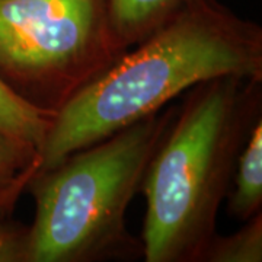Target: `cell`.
I'll use <instances>...</instances> for the list:
<instances>
[{"mask_svg": "<svg viewBox=\"0 0 262 262\" xmlns=\"http://www.w3.org/2000/svg\"><path fill=\"white\" fill-rule=\"evenodd\" d=\"M262 80L220 76L188 89L146 170V262H201L239 153L262 118Z\"/></svg>", "mask_w": 262, "mask_h": 262, "instance_id": "2", "label": "cell"}, {"mask_svg": "<svg viewBox=\"0 0 262 262\" xmlns=\"http://www.w3.org/2000/svg\"><path fill=\"white\" fill-rule=\"evenodd\" d=\"M227 213L242 223L262 213V118L239 153L227 195Z\"/></svg>", "mask_w": 262, "mask_h": 262, "instance_id": "6", "label": "cell"}, {"mask_svg": "<svg viewBox=\"0 0 262 262\" xmlns=\"http://www.w3.org/2000/svg\"><path fill=\"white\" fill-rule=\"evenodd\" d=\"M54 117L56 113L28 102L0 77V130L29 141L41 150Z\"/></svg>", "mask_w": 262, "mask_h": 262, "instance_id": "8", "label": "cell"}, {"mask_svg": "<svg viewBox=\"0 0 262 262\" xmlns=\"http://www.w3.org/2000/svg\"><path fill=\"white\" fill-rule=\"evenodd\" d=\"M220 76L262 80V28L217 0H187L57 111L41 170Z\"/></svg>", "mask_w": 262, "mask_h": 262, "instance_id": "1", "label": "cell"}, {"mask_svg": "<svg viewBox=\"0 0 262 262\" xmlns=\"http://www.w3.org/2000/svg\"><path fill=\"white\" fill-rule=\"evenodd\" d=\"M177 110L165 106L38 172L28 187L35 203L29 262L143 256L125 215Z\"/></svg>", "mask_w": 262, "mask_h": 262, "instance_id": "3", "label": "cell"}, {"mask_svg": "<svg viewBox=\"0 0 262 262\" xmlns=\"http://www.w3.org/2000/svg\"><path fill=\"white\" fill-rule=\"evenodd\" d=\"M12 213V210L0 207V262H29V226L15 220Z\"/></svg>", "mask_w": 262, "mask_h": 262, "instance_id": "10", "label": "cell"}, {"mask_svg": "<svg viewBox=\"0 0 262 262\" xmlns=\"http://www.w3.org/2000/svg\"><path fill=\"white\" fill-rule=\"evenodd\" d=\"M187 0H106L114 37L122 50L139 44L178 12Z\"/></svg>", "mask_w": 262, "mask_h": 262, "instance_id": "5", "label": "cell"}, {"mask_svg": "<svg viewBox=\"0 0 262 262\" xmlns=\"http://www.w3.org/2000/svg\"><path fill=\"white\" fill-rule=\"evenodd\" d=\"M41 151L35 144L0 130V207L12 210L41 170Z\"/></svg>", "mask_w": 262, "mask_h": 262, "instance_id": "7", "label": "cell"}, {"mask_svg": "<svg viewBox=\"0 0 262 262\" xmlns=\"http://www.w3.org/2000/svg\"><path fill=\"white\" fill-rule=\"evenodd\" d=\"M262 213L244 222L234 233H215L206 246L201 262H261Z\"/></svg>", "mask_w": 262, "mask_h": 262, "instance_id": "9", "label": "cell"}, {"mask_svg": "<svg viewBox=\"0 0 262 262\" xmlns=\"http://www.w3.org/2000/svg\"><path fill=\"white\" fill-rule=\"evenodd\" d=\"M106 0H0V77L56 113L122 56Z\"/></svg>", "mask_w": 262, "mask_h": 262, "instance_id": "4", "label": "cell"}]
</instances>
